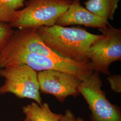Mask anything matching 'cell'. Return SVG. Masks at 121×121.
Returning a JSON list of instances; mask_svg holds the SVG:
<instances>
[{"label": "cell", "mask_w": 121, "mask_h": 121, "mask_svg": "<svg viewBox=\"0 0 121 121\" xmlns=\"http://www.w3.org/2000/svg\"><path fill=\"white\" fill-rule=\"evenodd\" d=\"M21 65H27L37 72L53 70L71 74L82 81L94 72L88 62L60 56H46L23 52L0 53V68Z\"/></svg>", "instance_id": "obj_2"}, {"label": "cell", "mask_w": 121, "mask_h": 121, "mask_svg": "<svg viewBox=\"0 0 121 121\" xmlns=\"http://www.w3.org/2000/svg\"><path fill=\"white\" fill-rule=\"evenodd\" d=\"M109 24L108 20L83 7L80 0H72L68 9L58 17L55 25L62 26L79 25L99 29L105 28Z\"/></svg>", "instance_id": "obj_9"}, {"label": "cell", "mask_w": 121, "mask_h": 121, "mask_svg": "<svg viewBox=\"0 0 121 121\" xmlns=\"http://www.w3.org/2000/svg\"><path fill=\"white\" fill-rule=\"evenodd\" d=\"M14 32L8 23L0 22V53L8 43Z\"/></svg>", "instance_id": "obj_13"}, {"label": "cell", "mask_w": 121, "mask_h": 121, "mask_svg": "<svg viewBox=\"0 0 121 121\" xmlns=\"http://www.w3.org/2000/svg\"><path fill=\"white\" fill-rule=\"evenodd\" d=\"M120 0H87L85 8L94 14L108 21L114 19Z\"/></svg>", "instance_id": "obj_11"}, {"label": "cell", "mask_w": 121, "mask_h": 121, "mask_svg": "<svg viewBox=\"0 0 121 121\" xmlns=\"http://www.w3.org/2000/svg\"><path fill=\"white\" fill-rule=\"evenodd\" d=\"M107 79L112 91L117 93H120L121 92V75H110Z\"/></svg>", "instance_id": "obj_14"}, {"label": "cell", "mask_w": 121, "mask_h": 121, "mask_svg": "<svg viewBox=\"0 0 121 121\" xmlns=\"http://www.w3.org/2000/svg\"><path fill=\"white\" fill-rule=\"evenodd\" d=\"M98 30L103 36L91 44L89 64L93 71L109 76L110 65L121 60V29L109 24Z\"/></svg>", "instance_id": "obj_6"}, {"label": "cell", "mask_w": 121, "mask_h": 121, "mask_svg": "<svg viewBox=\"0 0 121 121\" xmlns=\"http://www.w3.org/2000/svg\"><path fill=\"white\" fill-rule=\"evenodd\" d=\"M0 76L4 78L0 86V94L12 93L19 98H28L42 105L37 72L26 65L0 68Z\"/></svg>", "instance_id": "obj_4"}, {"label": "cell", "mask_w": 121, "mask_h": 121, "mask_svg": "<svg viewBox=\"0 0 121 121\" xmlns=\"http://www.w3.org/2000/svg\"><path fill=\"white\" fill-rule=\"evenodd\" d=\"M37 31L44 43L59 56L89 62L91 45L103 35H95L79 27L54 25L39 26Z\"/></svg>", "instance_id": "obj_1"}, {"label": "cell", "mask_w": 121, "mask_h": 121, "mask_svg": "<svg viewBox=\"0 0 121 121\" xmlns=\"http://www.w3.org/2000/svg\"><path fill=\"white\" fill-rule=\"evenodd\" d=\"M26 0H0V22H11L15 12L25 6Z\"/></svg>", "instance_id": "obj_12"}, {"label": "cell", "mask_w": 121, "mask_h": 121, "mask_svg": "<svg viewBox=\"0 0 121 121\" xmlns=\"http://www.w3.org/2000/svg\"><path fill=\"white\" fill-rule=\"evenodd\" d=\"M37 78L40 92L54 96L61 103L69 96L79 95L78 88L82 81L73 74L47 70L37 72Z\"/></svg>", "instance_id": "obj_7"}, {"label": "cell", "mask_w": 121, "mask_h": 121, "mask_svg": "<svg viewBox=\"0 0 121 121\" xmlns=\"http://www.w3.org/2000/svg\"><path fill=\"white\" fill-rule=\"evenodd\" d=\"M2 51L23 52L48 56H59L44 43L37 32V28L18 29L14 31L8 43Z\"/></svg>", "instance_id": "obj_8"}, {"label": "cell", "mask_w": 121, "mask_h": 121, "mask_svg": "<svg viewBox=\"0 0 121 121\" xmlns=\"http://www.w3.org/2000/svg\"><path fill=\"white\" fill-rule=\"evenodd\" d=\"M58 121H85L84 119L80 117H76L69 109L65 110V113L62 114L60 119Z\"/></svg>", "instance_id": "obj_15"}, {"label": "cell", "mask_w": 121, "mask_h": 121, "mask_svg": "<svg viewBox=\"0 0 121 121\" xmlns=\"http://www.w3.org/2000/svg\"><path fill=\"white\" fill-rule=\"evenodd\" d=\"M31 121V120H30L29 119H28V118H27V117H25V119L23 120V121Z\"/></svg>", "instance_id": "obj_16"}, {"label": "cell", "mask_w": 121, "mask_h": 121, "mask_svg": "<svg viewBox=\"0 0 121 121\" xmlns=\"http://www.w3.org/2000/svg\"><path fill=\"white\" fill-rule=\"evenodd\" d=\"M72 0H27L9 23L18 29L51 26L67 10Z\"/></svg>", "instance_id": "obj_3"}, {"label": "cell", "mask_w": 121, "mask_h": 121, "mask_svg": "<svg viewBox=\"0 0 121 121\" xmlns=\"http://www.w3.org/2000/svg\"><path fill=\"white\" fill-rule=\"evenodd\" d=\"M22 109L26 117L31 121H58L62 116V114L52 112L47 103L39 105L32 102L23 106Z\"/></svg>", "instance_id": "obj_10"}, {"label": "cell", "mask_w": 121, "mask_h": 121, "mask_svg": "<svg viewBox=\"0 0 121 121\" xmlns=\"http://www.w3.org/2000/svg\"><path fill=\"white\" fill-rule=\"evenodd\" d=\"M99 73L94 71L78 88L88 105L91 112V121H121L120 108L111 103L102 89Z\"/></svg>", "instance_id": "obj_5"}]
</instances>
